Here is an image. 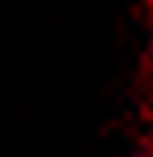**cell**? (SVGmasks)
I'll return each instance as SVG.
<instances>
[{
    "label": "cell",
    "mask_w": 153,
    "mask_h": 157,
    "mask_svg": "<svg viewBox=\"0 0 153 157\" xmlns=\"http://www.w3.org/2000/svg\"><path fill=\"white\" fill-rule=\"evenodd\" d=\"M149 71H153V50H149Z\"/></svg>",
    "instance_id": "6da1fadb"
}]
</instances>
